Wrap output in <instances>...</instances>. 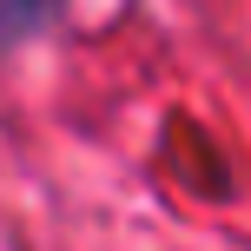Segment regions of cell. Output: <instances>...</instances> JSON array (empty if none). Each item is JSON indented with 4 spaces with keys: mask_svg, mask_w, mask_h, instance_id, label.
<instances>
[{
    "mask_svg": "<svg viewBox=\"0 0 251 251\" xmlns=\"http://www.w3.org/2000/svg\"><path fill=\"white\" fill-rule=\"evenodd\" d=\"M66 0H0V40H20V33H40V26L60 13Z\"/></svg>",
    "mask_w": 251,
    "mask_h": 251,
    "instance_id": "cell-1",
    "label": "cell"
}]
</instances>
